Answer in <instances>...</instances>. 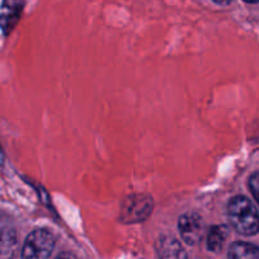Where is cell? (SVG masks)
<instances>
[{"instance_id":"obj_1","label":"cell","mask_w":259,"mask_h":259,"mask_svg":"<svg viewBox=\"0 0 259 259\" xmlns=\"http://www.w3.org/2000/svg\"><path fill=\"white\" fill-rule=\"evenodd\" d=\"M228 218L236 233L251 236L259 233V212L245 196H235L228 203Z\"/></svg>"},{"instance_id":"obj_2","label":"cell","mask_w":259,"mask_h":259,"mask_svg":"<svg viewBox=\"0 0 259 259\" xmlns=\"http://www.w3.org/2000/svg\"><path fill=\"white\" fill-rule=\"evenodd\" d=\"M154 208L153 198L145 193L131 194L123 200L119 210V219L124 224L144 223Z\"/></svg>"},{"instance_id":"obj_3","label":"cell","mask_w":259,"mask_h":259,"mask_svg":"<svg viewBox=\"0 0 259 259\" xmlns=\"http://www.w3.org/2000/svg\"><path fill=\"white\" fill-rule=\"evenodd\" d=\"M56 239L47 229H36L26 238L22 259H49L55 249Z\"/></svg>"},{"instance_id":"obj_4","label":"cell","mask_w":259,"mask_h":259,"mask_svg":"<svg viewBox=\"0 0 259 259\" xmlns=\"http://www.w3.org/2000/svg\"><path fill=\"white\" fill-rule=\"evenodd\" d=\"M178 230L183 241H186L189 245H194L202 238V219L196 212L183 213L178 220Z\"/></svg>"},{"instance_id":"obj_5","label":"cell","mask_w":259,"mask_h":259,"mask_svg":"<svg viewBox=\"0 0 259 259\" xmlns=\"http://www.w3.org/2000/svg\"><path fill=\"white\" fill-rule=\"evenodd\" d=\"M159 259H187L186 249L174 236H163L156 246Z\"/></svg>"},{"instance_id":"obj_6","label":"cell","mask_w":259,"mask_h":259,"mask_svg":"<svg viewBox=\"0 0 259 259\" xmlns=\"http://www.w3.org/2000/svg\"><path fill=\"white\" fill-rule=\"evenodd\" d=\"M23 0H4L2 14H0V26L4 32H9L17 23L21 16Z\"/></svg>"},{"instance_id":"obj_7","label":"cell","mask_w":259,"mask_h":259,"mask_svg":"<svg viewBox=\"0 0 259 259\" xmlns=\"http://www.w3.org/2000/svg\"><path fill=\"white\" fill-rule=\"evenodd\" d=\"M18 249V235L14 229L0 228V259H14Z\"/></svg>"},{"instance_id":"obj_8","label":"cell","mask_w":259,"mask_h":259,"mask_svg":"<svg viewBox=\"0 0 259 259\" xmlns=\"http://www.w3.org/2000/svg\"><path fill=\"white\" fill-rule=\"evenodd\" d=\"M229 259H259V246L245 241H236L229 249Z\"/></svg>"},{"instance_id":"obj_9","label":"cell","mask_w":259,"mask_h":259,"mask_svg":"<svg viewBox=\"0 0 259 259\" xmlns=\"http://www.w3.org/2000/svg\"><path fill=\"white\" fill-rule=\"evenodd\" d=\"M228 236V229L223 225H215L210 229L207 235V248L211 251H219L223 248Z\"/></svg>"},{"instance_id":"obj_10","label":"cell","mask_w":259,"mask_h":259,"mask_svg":"<svg viewBox=\"0 0 259 259\" xmlns=\"http://www.w3.org/2000/svg\"><path fill=\"white\" fill-rule=\"evenodd\" d=\"M249 189H250L253 197L255 198L256 203L259 205V171L251 174L249 178Z\"/></svg>"},{"instance_id":"obj_11","label":"cell","mask_w":259,"mask_h":259,"mask_svg":"<svg viewBox=\"0 0 259 259\" xmlns=\"http://www.w3.org/2000/svg\"><path fill=\"white\" fill-rule=\"evenodd\" d=\"M55 259H76V256L70 251H62Z\"/></svg>"},{"instance_id":"obj_12","label":"cell","mask_w":259,"mask_h":259,"mask_svg":"<svg viewBox=\"0 0 259 259\" xmlns=\"http://www.w3.org/2000/svg\"><path fill=\"white\" fill-rule=\"evenodd\" d=\"M213 3L219 4V6H228L231 3V0H212Z\"/></svg>"},{"instance_id":"obj_13","label":"cell","mask_w":259,"mask_h":259,"mask_svg":"<svg viewBox=\"0 0 259 259\" xmlns=\"http://www.w3.org/2000/svg\"><path fill=\"white\" fill-rule=\"evenodd\" d=\"M244 2H246V3H258L259 0H244Z\"/></svg>"}]
</instances>
